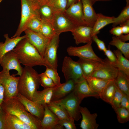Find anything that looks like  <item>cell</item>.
Instances as JSON below:
<instances>
[{"instance_id": "cell-35", "label": "cell", "mask_w": 129, "mask_h": 129, "mask_svg": "<svg viewBox=\"0 0 129 129\" xmlns=\"http://www.w3.org/2000/svg\"><path fill=\"white\" fill-rule=\"evenodd\" d=\"M129 20V4L126 5L120 14L116 17H114L112 23L113 27L119 25Z\"/></svg>"}, {"instance_id": "cell-36", "label": "cell", "mask_w": 129, "mask_h": 129, "mask_svg": "<svg viewBox=\"0 0 129 129\" xmlns=\"http://www.w3.org/2000/svg\"><path fill=\"white\" fill-rule=\"evenodd\" d=\"M39 32L44 36L51 39L56 34L51 23L43 21H42Z\"/></svg>"}, {"instance_id": "cell-7", "label": "cell", "mask_w": 129, "mask_h": 129, "mask_svg": "<svg viewBox=\"0 0 129 129\" xmlns=\"http://www.w3.org/2000/svg\"><path fill=\"white\" fill-rule=\"evenodd\" d=\"M20 78L11 75L9 71L2 70L0 72V83L4 88V99L17 96L18 93V86Z\"/></svg>"}, {"instance_id": "cell-13", "label": "cell", "mask_w": 129, "mask_h": 129, "mask_svg": "<svg viewBox=\"0 0 129 129\" xmlns=\"http://www.w3.org/2000/svg\"><path fill=\"white\" fill-rule=\"evenodd\" d=\"M118 72L117 68L103 59L91 76L108 80H112L115 79Z\"/></svg>"}, {"instance_id": "cell-27", "label": "cell", "mask_w": 129, "mask_h": 129, "mask_svg": "<svg viewBox=\"0 0 129 129\" xmlns=\"http://www.w3.org/2000/svg\"><path fill=\"white\" fill-rule=\"evenodd\" d=\"M114 17L106 16L100 13L97 14L96 21L92 28L91 37L99 33L100 30L105 26L112 24Z\"/></svg>"}, {"instance_id": "cell-12", "label": "cell", "mask_w": 129, "mask_h": 129, "mask_svg": "<svg viewBox=\"0 0 129 129\" xmlns=\"http://www.w3.org/2000/svg\"><path fill=\"white\" fill-rule=\"evenodd\" d=\"M0 65L3 70L9 71L14 70L17 72L14 76L18 75L20 76L22 72L23 68L15 53L11 51L5 54L0 60Z\"/></svg>"}, {"instance_id": "cell-16", "label": "cell", "mask_w": 129, "mask_h": 129, "mask_svg": "<svg viewBox=\"0 0 129 129\" xmlns=\"http://www.w3.org/2000/svg\"><path fill=\"white\" fill-rule=\"evenodd\" d=\"M92 28L87 26L81 25L77 26L72 30L70 32L76 44L87 43L92 41L91 36Z\"/></svg>"}, {"instance_id": "cell-24", "label": "cell", "mask_w": 129, "mask_h": 129, "mask_svg": "<svg viewBox=\"0 0 129 129\" xmlns=\"http://www.w3.org/2000/svg\"><path fill=\"white\" fill-rule=\"evenodd\" d=\"M73 91L84 98L91 97L99 98L98 93L91 88L86 79L76 83Z\"/></svg>"}, {"instance_id": "cell-9", "label": "cell", "mask_w": 129, "mask_h": 129, "mask_svg": "<svg viewBox=\"0 0 129 129\" xmlns=\"http://www.w3.org/2000/svg\"><path fill=\"white\" fill-rule=\"evenodd\" d=\"M56 34L70 32L77 26L67 15L65 12L54 13L52 21Z\"/></svg>"}, {"instance_id": "cell-25", "label": "cell", "mask_w": 129, "mask_h": 129, "mask_svg": "<svg viewBox=\"0 0 129 129\" xmlns=\"http://www.w3.org/2000/svg\"><path fill=\"white\" fill-rule=\"evenodd\" d=\"M77 61L81 66L83 75L85 79L92 76L102 61L80 58Z\"/></svg>"}, {"instance_id": "cell-31", "label": "cell", "mask_w": 129, "mask_h": 129, "mask_svg": "<svg viewBox=\"0 0 129 129\" xmlns=\"http://www.w3.org/2000/svg\"><path fill=\"white\" fill-rule=\"evenodd\" d=\"M91 88L99 94L103 91L109 80L92 76L86 79Z\"/></svg>"}, {"instance_id": "cell-33", "label": "cell", "mask_w": 129, "mask_h": 129, "mask_svg": "<svg viewBox=\"0 0 129 129\" xmlns=\"http://www.w3.org/2000/svg\"><path fill=\"white\" fill-rule=\"evenodd\" d=\"M109 44L116 47L127 59H129V43L121 41L117 37L113 36Z\"/></svg>"}, {"instance_id": "cell-52", "label": "cell", "mask_w": 129, "mask_h": 129, "mask_svg": "<svg viewBox=\"0 0 129 129\" xmlns=\"http://www.w3.org/2000/svg\"><path fill=\"white\" fill-rule=\"evenodd\" d=\"M79 0H67V8L77 2Z\"/></svg>"}, {"instance_id": "cell-30", "label": "cell", "mask_w": 129, "mask_h": 129, "mask_svg": "<svg viewBox=\"0 0 129 129\" xmlns=\"http://www.w3.org/2000/svg\"><path fill=\"white\" fill-rule=\"evenodd\" d=\"M48 108L59 119L70 117L66 110L57 101H51L47 104Z\"/></svg>"}, {"instance_id": "cell-43", "label": "cell", "mask_w": 129, "mask_h": 129, "mask_svg": "<svg viewBox=\"0 0 129 129\" xmlns=\"http://www.w3.org/2000/svg\"><path fill=\"white\" fill-rule=\"evenodd\" d=\"M92 40L94 41L97 44L98 49L104 52L107 49L104 42L99 39L97 35H94L92 37Z\"/></svg>"}, {"instance_id": "cell-40", "label": "cell", "mask_w": 129, "mask_h": 129, "mask_svg": "<svg viewBox=\"0 0 129 129\" xmlns=\"http://www.w3.org/2000/svg\"><path fill=\"white\" fill-rule=\"evenodd\" d=\"M42 21L38 16L33 17L28 23L27 27L32 31L39 32Z\"/></svg>"}, {"instance_id": "cell-47", "label": "cell", "mask_w": 129, "mask_h": 129, "mask_svg": "<svg viewBox=\"0 0 129 129\" xmlns=\"http://www.w3.org/2000/svg\"><path fill=\"white\" fill-rule=\"evenodd\" d=\"M109 32L111 34L117 37L123 34L121 27L120 26L113 27L110 30Z\"/></svg>"}, {"instance_id": "cell-23", "label": "cell", "mask_w": 129, "mask_h": 129, "mask_svg": "<svg viewBox=\"0 0 129 129\" xmlns=\"http://www.w3.org/2000/svg\"><path fill=\"white\" fill-rule=\"evenodd\" d=\"M4 129H33L16 116L6 113Z\"/></svg>"}, {"instance_id": "cell-51", "label": "cell", "mask_w": 129, "mask_h": 129, "mask_svg": "<svg viewBox=\"0 0 129 129\" xmlns=\"http://www.w3.org/2000/svg\"><path fill=\"white\" fill-rule=\"evenodd\" d=\"M118 37L122 41L125 42L129 40V34L125 35L122 34Z\"/></svg>"}, {"instance_id": "cell-56", "label": "cell", "mask_w": 129, "mask_h": 129, "mask_svg": "<svg viewBox=\"0 0 129 129\" xmlns=\"http://www.w3.org/2000/svg\"></svg>"}, {"instance_id": "cell-48", "label": "cell", "mask_w": 129, "mask_h": 129, "mask_svg": "<svg viewBox=\"0 0 129 129\" xmlns=\"http://www.w3.org/2000/svg\"><path fill=\"white\" fill-rule=\"evenodd\" d=\"M120 26L121 27L123 34H129V21L123 23Z\"/></svg>"}, {"instance_id": "cell-15", "label": "cell", "mask_w": 129, "mask_h": 129, "mask_svg": "<svg viewBox=\"0 0 129 129\" xmlns=\"http://www.w3.org/2000/svg\"><path fill=\"white\" fill-rule=\"evenodd\" d=\"M64 12L77 26H88L84 19L82 5L81 0L69 6Z\"/></svg>"}, {"instance_id": "cell-34", "label": "cell", "mask_w": 129, "mask_h": 129, "mask_svg": "<svg viewBox=\"0 0 129 129\" xmlns=\"http://www.w3.org/2000/svg\"><path fill=\"white\" fill-rule=\"evenodd\" d=\"M54 13L64 12L67 5V0H49L46 4Z\"/></svg>"}, {"instance_id": "cell-1", "label": "cell", "mask_w": 129, "mask_h": 129, "mask_svg": "<svg viewBox=\"0 0 129 129\" xmlns=\"http://www.w3.org/2000/svg\"><path fill=\"white\" fill-rule=\"evenodd\" d=\"M12 51L21 63L25 66H47L43 58L26 38L21 40Z\"/></svg>"}, {"instance_id": "cell-42", "label": "cell", "mask_w": 129, "mask_h": 129, "mask_svg": "<svg viewBox=\"0 0 129 129\" xmlns=\"http://www.w3.org/2000/svg\"><path fill=\"white\" fill-rule=\"evenodd\" d=\"M75 120L70 117L66 119H59V124L66 129H76Z\"/></svg>"}, {"instance_id": "cell-8", "label": "cell", "mask_w": 129, "mask_h": 129, "mask_svg": "<svg viewBox=\"0 0 129 129\" xmlns=\"http://www.w3.org/2000/svg\"><path fill=\"white\" fill-rule=\"evenodd\" d=\"M59 35L55 34L51 39L46 49L43 58L47 65L46 67L57 71V51L59 42Z\"/></svg>"}, {"instance_id": "cell-38", "label": "cell", "mask_w": 129, "mask_h": 129, "mask_svg": "<svg viewBox=\"0 0 129 129\" xmlns=\"http://www.w3.org/2000/svg\"><path fill=\"white\" fill-rule=\"evenodd\" d=\"M124 94L117 86L110 104L115 111L117 108L120 107Z\"/></svg>"}, {"instance_id": "cell-4", "label": "cell", "mask_w": 129, "mask_h": 129, "mask_svg": "<svg viewBox=\"0 0 129 129\" xmlns=\"http://www.w3.org/2000/svg\"><path fill=\"white\" fill-rule=\"evenodd\" d=\"M21 12L20 22L17 30L11 38L20 36L22 33L27 28L31 19L37 16V6L32 0H21Z\"/></svg>"}, {"instance_id": "cell-26", "label": "cell", "mask_w": 129, "mask_h": 129, "mask_svg": "<svg viewBox=\"0 0 129 129\" xmlns=\"http://www.w3.org/2000/svg\"><path fill=\"white\" fill-rule=\"evenodd\" d=\"M55 87L44 88L41 91H37L34 94L32 101L44 106L49 103L51 101Z\"/></svg>"}, {"instance_id": "cell-18", "label": "cell", "mask_w": 129, "mask_h": 129, "mask_svg": "<svg viewBox=\"0 0 129 129\" xmlns=\"http://www.w3.org/2000/svg\"><path fill=\"white\" fill-rule=\"evenodd\" d=\"M80 112L82 117L80 127L82 129H97L99 126L96 122L97 114H91L88 109L80 106Z\"/></svg>"}, {"instance_id": "cell-2", "label": "cell", "mask_w": 129, "mask_h": 129, "mask_svg": "<svg viewBox=\"0 0 129 129\" xmlns=\"http://www.w3.org/2000/svg\"><path fill=\"white\" fill-rule=\"evenodd\" d=\"M0 106L6 113L16 116L33 129H41V120L28 112L16 97L4 99Z\"/></svg>"}, {"instance_id": "cell-46", "label": "cell", "mask_w": 129, "mask_h": 129, "mask_svg": "<svg viewBox=\"0 0 129 129\" xmlns=\"http://www.w3.org/2000/svg\"><path fill=\"white\" fill-rule=\"evenodd\" d=\"M6 113L0 105V129H4Z\"/></svg>"}, {"instance_id": "cell-37", "label": "cell", "mask_w": 129, "mask_h": 129, "mask_svg": "<svg viewBox=\"0 0 129 129\" xmlns=\"http://www.w3.org/2000/svg\"><path fill=\"white\" fill-rule=\"evenodd\" d=\"M116 112L118 122L121 124L126 123L129 120V111L122 107L117 108Z\"/></svg>"}, {"instance_id": "cell-10", "label": "cell", "mask_w": 129, "mask_h": 129, "mask_svg": "<svg viewBox=\"0 0 129 129\" xmlns=\"http://www.w3.org/2000/svg\"><path fill=\"white\" fill-rule=\"evenodd\" d=\"M24 32L27 40L36 48L43 57L46 48L51 38H47L39 32L28 28Z\"/></svg>"}, {"instance_id": "cell-21", "label": "cell", "mask_w": 129, "mask_h": 129, "mask_svg": "<svg viewBox=\"0 0 129 129\" xmlns=\"http://www.w3.org/2000/svg\"><path fill=\"white\" fill-rule=\"evenodd\" d=\"M4 36L5 38V42H0V60L4 55L12 51L21 40L26 37L25 35L21 36L10 38L7 33L5 34Z\"/></svg>"}, {"instance_id": "cell-49", "label": "cell", "mask_w": 129, "mask_h": 129, "mask_svg": "<svg viewBox=\"0 0 129 129\" xmlns=\"http://www.w3.org/2000/svg\"><path fill=\"white\" fill-rule=\"evenodd\" d=\"M38 7L42 5L46 4L49 0H32Z\"/></svg>"}, {"instance_id": "cell-50", "label": "cell", "mask_w": 129, "mask_h": 129, "mask_svg": "<svg viewBox=\"0 0 129 129\" xmlns=\"http://www.w3.org/2000/svg\"><path fill=\"white\" fill-rule=\"evenodd\" d=\"M4 89L3 86L0 83V105L4 99Z\"/></svg>"}, {"instance_id": "cell-55", "label": "cell", "mask_w": 129, "mask_h": 129, "mask_svg": "<svg viewBox=\"0 0 129 129\" xmlns=\"http://www.w3.org/2000/svg\"><path fill=\"white\" fill-rule=\"evenodd\" d=\"M3 0H0V3Z\"/></svg>"}, {"instance_id": "cell-3", "label": "cell", "mask_w": 129, "mask_h": 129, "mask_svg": "<svg viewBox=\"0 0 129 129\" xmlns=\"http://www.w3.org/2000/svg\"><path fill=\"white\" fill-rule=\"evenodd\" d=\"M18 86L19 93L32 101L40 85L39 74L32 67L25 66Z\"/></svg>"}, {"instance_id": "cell-29", "label": "cell", "mask_w": 129, "mask_h": 129, "mask_svg": "<svg viewBox=\"0 0 129 129\" xmlns=\"http://www.w3.org/2000/svg\"><path fill=\"white\" fill-rule=\"evenodd\" d=\"M117 87L123 93L129 96V77L124 72L118 70L115 79Z\"/></svg>"}, {"instance_id": "cell-53", "label": "cell", "mask_w": 129, "mask_h": 129, "mask_svg": "<svg viewBox=\"0 0 129 129\" xmlns=\"http://www.w3.org/2000/svg\"><path fill=\"white\" fill-rule=\"evenodd\" d=\"M92 3V4L93 5L96 2L98 1H110L111 0H90Z\"/></svg>"}, {"instance_id": "cell-14", "label": "cell", "mask_w": 129, "mask_h": 129, "mask_svg": "<svg viewBox=\"0 0 129 129\" xmlns=\"http://www.w3.org/2000/svg\"><path fill=\"white\" fill-rule=\"evenodd\" d=\"M16 97L28 112L41 121L45 111L43 105L30 100L19 93Z\"/></svg>"}, {"instance_id": "cell-39", "label": "cell", "mask_w": 129, "mask_h": 129, "mask_svg": "<svg viewBox=\"0 0 129 129\" xmlns=\"http://www.w3.org/2000/svg\"><path fill=\"white\" fill-rule=\"evenodd\" d=\"M45 71L43 72L46 76L50 78L57 86L61 85L60 78L57 72V71L55 70L46 67Z\"/></svg>"}, {"instance_id": "cell-6", "label": "cell", "mask_w": 129, "mask_h": 129, "mask_svg": "<svg viewBox=\"0 0 129 129\" xmlns=\"http://www.w3.org/2000/svg\"><path fill=\"white\" fill-rule=\"evenodd\" d=\"M62 69L66 81L71 79L77 83L86 79L79 64L70 57H64Z\"/></svg>"}, {"instance_id": "cell-32", "label": "cell", "mask_w": 129, "mask_h": 129, "mask_svg": "<svg viewBox=\"0 0 129 129\" xmlns=\"http://www.w3.org/2000/svg\"><path fill=\"white\" fill-rule=\"evenodd\" d=\"M38 16L42 21L51 23L54 13L47 4L39 6L36 10Z\"/></svg>"}, {"instance_id": "cell-20", "label": "cell", "mask_w": 129, "mask_h": 129, "mask_svg": "<svg viewBox=\"0 0 129 129\" xmlns=\"http://www.w3.org/2000/svg\"><path fill=\"white\" fill-rule=\"evenodd\" d=\"M113 52L116 57V61L114 62L109 61L107 58L104 59L106 62L117 68L118 70L124 72L129 77V60L124 56L122 53L117 49Z\"/></svg>"}, {"instance_id": "cell-45", "label": "cell", "mask_w": 129, "mask_h": 129, "mask_svg": "<svg viewBox=\"0 0 129 129\" xmlns=\"http://www.w3.org/2000/svg\"><path fill=\"white\" fill-rule=\"evenodd\" d=\"M120 107L125 108L129 111V96L124 94Z\"/></svg>"}, {"instance_id": "cell-22", "label": "cell", "mask_w": 129, "mask_h": 129, "mask_svg": "<svg viewBox=\"0 0 129 129\" xmlns=\"http://www.w3.org/2000/svg\"><path fill=\"white\" fill-rule=\"evenodd\" d=\"M82 2L85 21L87 25L92 27L97 17V14L90 0H81Z\"/></svg>"}, {"instance_id": "cell-44", "label": "cell", "mask_w": 129, "mask_h": 129, "mask_svg": "<svg viewBox=\"0 0 129 129\" xmlns=\"http://www.w3.org/2000/svg\"><path fill=\"white\" fill-rule=\"evenodd\" d=\"M104 54L107 58L108 60L111 62H114L116 60V57L115 54L109 48L104 52Z\"/></svg>"}, {"instance_id": "cell-5", "label": "cell", "mask_w": 129, "mask_h": 129, "mask_svg": "<svg viewBox=\"0 0 129 129\" xmlns=\"http://www.w3.org/2000/svg\"><path fill=\"white\" fill-rule=\"evenodd\" d=\"M84 98L73 91L64 98L56 101L64 107L70 117L78 121L81 118L80 104Z\"/></svg>"}, {"instance_id": "cell-11", "label": "cell", "mask_w": 129, "mask_h": 129, "mask_svg": "<svg viewBox=\"0 0 129 129\" xmlns=\"http://www.w3.org/2000/svg\"><path fill=\"white\" fill-rule=\"evenodd\" d=\"M92 43V41L78 47L70 46L67 49V52L69 55L77 57L80 58L102 61L103 59L98 57L94 52Z\"/></svg>"}, {"instance_id": "cell-28", "label": "cell", "mask_w": 129, "mask_h": 129, "mask_svg": "<svg viewBox=\"0 0 129 129\" xmlns=\"http://www.w3.org/2000/svg\"><path fill=\"white\" fill-rule=\"evenodd\" d=\"M116 87L115 79L109 80L102 91L99 94V98L110 104Z\"/></svg>"}, {"instance_id": "cell-54", "label": "cell", "mask_w": 129, "mask_h": 129, "mask_svg": "<svg viewBox=\"0 0 129 129\" xmlns=\"http://www.w3.org/2000/svg\"><path fill=\"white\" fill-rule=\"evenodd\" d=\"M126 5L129 4V0H126Z\"/></svg>"}, {"instance_id": "cell-17", "label": "cell", "mask_w": 129, "mask_h": 129, "mask_svg": "<svg viewBox=\"0 0 129 129\" xmlns=\"http://www.w3.org/2000/svg\"><path fill=\"white\" fill-rule=\"evenodd\" d=\"M44 106V114L41 122V129H64L59 124V118L48 108L46 104Z\"/></svg>"}, {"instance_id": "cell-41", "label": "cell", "mask_w": 129, "mask_h": 129, "mask_svg": "<svg viewBox=\"0 0 129 129\" xmlns=\"http://www.w3.org/2000/svg\"><path fill=\"white\" fill-rule=\"evenodd\" d=\"M40 85L44 88L56 86L52 80L43 73L39 74Z\"/></svg>"}, {"instance_id": "cell-19", "label": "cell", "mask_w": 129, "mask_h": 129, "mask_svg": "<svg viewBox=\"0 0 129 129\" xmlns=\"http://www.w3.org/2000/svg\"><path fill=\"white\" fill-rule=\"evenodd\" d=\"M75 84L73 80L70 79L56 86L51 101L59 100L65 97L73 91Z\"/></svg>"}]
</instances>
